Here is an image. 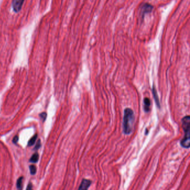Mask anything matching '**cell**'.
I'll use <instances>...</instances> for the list:
<instances>
[{
    "label": "cell",
    "mask_w": 190,
    "mask_h": 190,
    "mask_svg": "<svg viewBox=\"0 0 190 190\" xmlns=\"http://www.w3.org/2000/svg\"><path fill=\"white\" fill-rule=\"evenodd\" d=\"M134 121V114L132 109L126 108L124 111V117L123 122V132L126 135H129L133 130Z\"/></svg>",
    "instance_id": "1"
},
{
    "label": "cell",
    "mask_w": 190,
    "mask_h": 190,
    "mask_svg": "<svg viewBox=\"0 0 190 190\" xmlns=\"http://www.w3.org/2000/svg\"><path fill=\"white\" fill-rule=\"evenodd\" d=\"M182 127L184 130L185 136L181 141V145L184 148L189 149L190 147V117L187 116L182 118Z\"/></svg>",
    "instance_id": "2"
},
{
    "label": "cell",
    "mask_w": 190,
    "mask_h": 190,
    "mask_svg": "<svg viewBox=\"0 0 190 190\" xmlns=\"http://www.w3.org/2000/svg\"><path fill=\"white\" fill-rule=\"evenodd\" d=\"M153 9V6L149 4H145L142 5L140 8V15L142 16V18L144 17L145 15L151 12Z\"/></svg>",
    "instance_id": "3"
},
{
    "label": "cell",
    "mask_w": 190,
    "mask_h": 190,
    "mask_svg": "<svg viewBox=\"0 0 190 190\" xmlns=\"http://www.w3.org/2000/svg\"><path fill=\"white\" fill-rule=\"evenodd\" d=\"M24 0H13L12 1V8L15 12H18L23 7Z\"/></svg>",
    "instance_id": "4"
},
{
    "label": "cell",
    "mask_w": 190,
    "mask_h": 190,
    "mask_svg": "<svg viewBox=\"0 0 190 190\" xmlns=\"http://www.w3.org/2000/svg\"><path fill=\"white\" fill-rule=\"evenodd\" d=\"M91 182L87 179H83L82 183L79 187L78 190H88L91 186Z\"/></svg>",
    "instance_id": "5"
},
{
    "label": "cell",
    "mask_w": 190,
    "mask_h": 190,
    "mask_svg": "<svg viewBox=\"0 0 190 190\" xmlns=\"http://www.w3.org/2000/svg\"><path fill=\"white\" fill-rule=\"evenodd\" d=\"M150 106H151V101L149 100V98L145 97L143 101V107L145 112H148L150 111Z\"/></svg>",
    "instance_id": "6"
},
{
    "label": "cell",
    "mask_w": 190,
    "mask_h": 190,
    "mask_svg": "<svg viewBox=\"0 0 190 190\" xmlns=\"http://www.w3.org/2000/svg\"><path fill=\"white\" fill-rule=\"evenodd\" d=\"M153 97H154V100H155V101H156V104L157 105L158 107L160 108V103H159V98L158 97V95H157V91H156V90L155 88V87L153 86Z\"/></svg>",
    "instance_id": "7"
},
{
    "label": "cell",
    "mask_w": 190,
    "mask_h": 190,
    "mask_svg": "<svg viewBox=\"0 0 190 190\" xmlns=\"http://www.w3.org/2000/svg\"><path fill=\"white\" fill-rule=\"evenodd\" d=\"M39 154L37 153H35V154H34L30 158V161L31 162H32V163H36L37 161H38V160H39Z\"/></svg>",
    "instance_id": "8"
},
{
    "label": "cell",
    "mask_w": 190,
    "mask_h": 190,
    "mask_svg": "<svg viewBox=\"0 0 190 190\" xmlns=\"http://www.w3.org/2000/svg\"><path fill=\"white\" fill-rule=\"evenodd\" d=\"M37 137V135H35V136H33L31 139L29 140L28 142V146H31L34 145V144L35 143Z\"/></svg>",
    "instance_id": "9"
},
{
    "label": "cell",
    "mask_w": 190,
    "mask_h": 190,
    "mask_svg": "<svg viewBox=\"0 0 190 190\" xmlns=\"http://www.w3.org/2000/svg\"><path fill=\"white\" fill-rule=\"evenodd\" d=\"M23 179L22 177H21L20 178H18L17 182V187L18 190H21L22 189V185H23Z\"/></svg>",
    "instance_id": "10"
},
{
    "label": "cell",
    "mask_w": 190,
    "mask_h": 190,
    "mask_svg": "<svg viewBox=\"0 0 190 190\" xmlns=\"http://www.w3.org/2000/svg\"><path fill=\"white\" fill-rule=\"evenodd\" d=\"M30 171L31 175H35L36 172V168L34 165H31L30 166Z\"/></svg>",
    "instance_id": "11"
},
{
    "label": "cell",
    "mask_w": 190,
    "mask_h": 190,
    "mask_svg": "<svg viewBox=\"0 0 190 190\" xmlns=\"http://www.w3.org/2000/svg\"><path fill=\"white\" fill-rule=\"evenodd\" d=\"M46 116H47V115H46V113L45 112H42V113L40 114V118L42 119V121H44L45 120Z\"/></svg>",
    "instance_id": "12"
},
{
    "label": "cell",
    "mask_w": 190,
    "mask_h": 190,
    "mask_svg": "<svg viewBox=\"0 0 190 190\" xmlns=\"http://www.w3.org/2000/svg\"><path fill=\"white\" fill-rule=\"evenodd\" d=\"M41 146V143H40V141L39 140L37 141V144H36V146L35 147V149H39L40 148V147Z\"/></svg>",
    "instance_id": "13"
},
{
    "label": "cell",
    "mask_w": 190,
    "mask_h": 190,
    "mask_svg": "<svg viewBox=\"0 0 190 190\" xmlns=\"http://www.w3.org/2000/svg\"><path fill=\"white\" fill-rule=\"evenodd\" d=\"M18 136H16L14 137V139H13V142L14 144H16L18 141Z\"/></svg>",
    "instance_id": "14"
},
{
    "label": "cell",
    "mask_w": 190,
    "mask_h": 190,
    "mask_svg": "<svg viewBox=\"0 0 190 190\" xmlns=\"http://www.w3.org/2000/svg\"><path fill=\"white\" fill-rule=\"evenodd\" d=\"M26 190H33V189H32V184L31 183H30L27 186Z\"/></svg>",
    "instance_id": "15"
}]
</instances>
